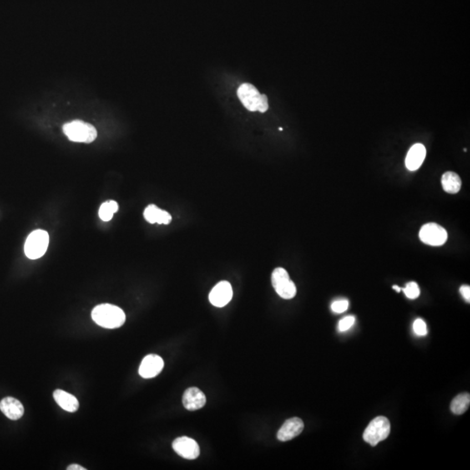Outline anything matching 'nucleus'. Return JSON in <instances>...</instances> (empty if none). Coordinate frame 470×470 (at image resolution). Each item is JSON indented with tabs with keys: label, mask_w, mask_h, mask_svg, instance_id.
Returning a JSON list of instances; mask_svg holds the SVG:
<instances>
[{
	"label": "nucleus",
	"mask_w": 470,
	"mask_h": 470,
	"mask_svg": "<svg viewBox=\"0 0 470 470\" xmlns=\"http://www.w3.org/2000/svg\"><path fill=\"white\" fill-rule=\"evenodd\" d=\"M92 318L105 329H118L125 323L126 315L120 308L112 304H101L93 309Z\"/></svg>",
	"instance_id": "nucleus-1"
},
{
	"label": "nucleus",
	"mask_w": 470,
	"mask_h": 470,
	"mask_svg": "<svg viewBox=\"0 0 470 470\" xmlns=\"http://www.w3.org/2000/svg\"><path fill=\"white\" fill-rule=\"evenodd\" d=\"M237 94L244 107L251 112L259 111L265 113L269 109L268 97L265 94H260L253 85L248 83L241 85L237 91Z\"/></svg>",
	"instance_id": "nucleus-2"
},
{
	"label": "nucleus",
	"mask_w": 470,
	"mask_h": 470,
	"mask_svg": "<svg viewBox=\"0 0 470 470\" xmlns=\"http://www.w3.org/2000/svg\"><path fill=\"white\" fill-rule=\"evenodd\" d=\"M63 132L73 142L92 143L97 138L95 127L81 120H73L63 126Z\"/></svg>",
	"instance_id": "nucleus-3"
},
{
	"label": "nucleus",
	"mask_w": 470,
	"mask_h": 470,
	"mask_svg": "<svg viewBox=\"0 0 470 470\" xmlns=\"http://www.w3.org/2000/svg\"><path fill=\"white\" fill-rule=\"evenodd\" d=\"M391 425L389 419L384 416H378L374 419L364 431V441L375 447L390 436Z\"/></svg>",
	"instance_id": "nucleus-4"
},
{
	"label": "nucleus",
	"mask_w": 470,
	"mask_h": 470,
	"mask_svg": "<svg viewBox=\"0 0 470 470\" xmlns=\"http://www.w3.org/2000/svg\"><path fill=\"white\" fill-rule=\"evenodd\" d=\"M49 245V235L47 231L36 230L30 234L25 244V254L31 260H37L46 254Z\"/></svg>",
	"instance_id": "nucleus-5"
},
{
	"label": "nucleus",
	"mask_w": 470,
	"mask_h": 470,
	"mask_svg": "<svg viewBox=\"0 0 470 470\" xmlns=\"http://www.w3.org/2000/svg\"><path fill=\"white\" fill-rule=\"evenodd\" d=\"M272 284L274 290L280 297L285 300H290L296 295L297 289L287 270L282 268L275 269L272 274Z\"/></svg>",
	"instance_id": "nucleus-6"
},
{
	"label": "nucleus",
	"mask_w": 470,
	"mask_h": 470,
	"mask_svg": "<svg viewBox=\"0 0 470 470\" xmlns=\"http://www.w3.org/2000/svg\"><path fill=\"white\" fill-rule=\"evenodd\" d=\"M419 237L427 245L439 247L447 241V233L445 228L436 223H427L422 226Z\"/></svg>",
	"instance_id": "nucleus-7"
},
{
	"label": "nucleus",
	"mask_w": 470,
	"mask_h": 470,
	"mask_svg": "<svg viewBox=\"0 0 470 470\" xmlns=\"http://www.w3.org/2000/svg\"><path fill=\"white\" fill-rule=\"evenodd\" d=\"M173 448L179 456L188 460H194L199 456V447L196 441L187 436L175 439Z\"/></svg>",
	"instance_id": "nucleus-8"
},
{
	"label": "nucleus",
	"mask_w": 470,
	"mask_h": 470,
	"mask_svg": "<svg viewBox=\"0 0 470 470\" xmlns=\"http://www.w3.org/2000/svg\"><path fill=\"white\" fill-rule=\"evenodd\" d=\"M233 298V289L228 281H220L214 289H212L209 294V300L212 305L217 308H222L228 305Z\"/></svg>",
	"instance_id": "nucleus-9"
},
{
	"label": "nucleus",
	"mask_w": 470,
	"mask_h": 470,
	"mask_svg": "<svg viewBox=\"0 0 470 470\" xmlns=\"http://www.w3.org/2000/svg\"><path fill=\"white\" fill-rule=\"evenodd\" d=\"M164 367V361L157 355H148L142 360L139 366V374L145 379L155 377L161 372Z\"/></svg>",
	"instance_id": "nucleus-10"
},
{
	"label": "nucleus",
	"mask_w": 470,
	"mask_h": 470,
	"mask_svg": "<svg viewBox=\"0 0 470 470\" xmlns=\"http://www.w3.org/2000/svg\"><path fill=\"white\" fill-rule=\"evenodd\" d=\"M304 430L302 420L298 417L290 418L285 421L277 433L278 440L280 441H290L299 436Z\"/></svg>",
	"instance_id": "nucleus-11"
},
{
	"label": "nucleus",
	"mask_w": 470,
	"mask_h": 470,
	"mask_svg": "<svg viewBox=\"0 0 470 470\" xmlns=\"http://www.w3.org/2000/svg\"><path fill=\"white\" fill-rule=\"evenodd\" d=\"M183 405L189 411L200 410L207 403L204 393L197 387H189L183 395Z\"/></svg>",
	"instance_id": "nucleus-12"
},
{
	"label": "nucleus",
	"mask_w": 470,
	"mask_h": 470,
	"mask_svg": "<svg viewBox=\"0 0 470 470\" xmlns=\"http://www.w3.org/2000/svg\"><path fill=\"white\" fill-rule=\"evenodd\" d=\"M0 410L10 420H18L24 416L25 410L21 401L13 397H6L0 401Z\"/></svg>",
	"instance_id": "nucleus-13"
},
{
	"label": "nucleus",
	"mask_w": 470,
	"mask_h": 470,
	"mask_svg": "<svg viewBox=\"0 0 470 470\" xmlns=\"http://www.w3.org/2000/svg\"><path fill=\"white\" fill-rule=\"evenodd\" d=\"M426 148L422 144H415L407 153L405 164L410 171L418 170L426 158Z\"/></svg>",
	"instance_id": "nucleus-14"
},
{
	"label": "nucleus",
	"mask_w": 470,
	"mask_h": 470,
	"mask_svg": "<svg viewBox=\"0 0 470 470\" xmlns=\"http://www.w3.org/2000/svg\"><path fill=\"white\" fill-rule=\"evenodd\" d=\"M53 398L58 406L67 412H76L79 407V403L75 396L64 390H55L53 392Z\"/></svg>",
	"instance_id": "nucleus-15"
},
{
	"label": "nucleus",
	"mask_w": 470,
	"mask_h": 470,
	"mask_svg": "<svg viewBox=\"0 0 470 470\" xmlns=\"http://www.w3.org/2000/svg\"><path fill=\"white\" fill-rule=\"evenodd\" d=\"M145 219L152 224H165L168 225L172 221V216L167 211L159 209L157 206L149 205L144 211Z\"/></svg>",
	"instance_id": "nucleus-16"
},
{
	"label": "nucleus",
	"mask_w": 470,
	"mask_h": 470,
	"mask_svg": "<svg viewBox=\"0 0 470 470\" xmlns=\"http://www.w3.org/2000/svg\"><path fill=\"white\" fill-rule=\"evenodd\" d=\"M441 185L445 192L455 194L461 190L462 179L457 173H454V172H447L442 175Z\"/></svg>",
	"instance_id": "nucleus-17"
},
{
	"label": "nucleus",
	"mask_w": 470,
	"mask_h": 470,
	"mask_svg": "<svg viewBox=\"0 0 470 470\" xmlns=\"http://www.w3.org/2000/svg\"><path fill=\"white\" fill-rule=\"evenodd\" d=\"M469 405L470 395L468 393H463L454 399L451 402L450 408L455 415H462L468 410Z\"/></svg>",
	"instance_id": "nucleus-18"
},
{
	"label": "nucleus",
	"mask_w": 470,
	"mask_h": 470,
	"mask_svg": "<svg viewBox=\"0 0 470 470\" xmlns=\"http://www.w3.org/2000/svg\"><path fill=\"white\" fill-rule=\"evenodd\" d=\"M118 210V205L117 202L114 200H109V201L105 202L101 205L99 211H98V215L103 221H110L113 219V214Z\"/></svg>",
	"instance_id": "nucleus-19"
},
{
	"label": "nucleus",
	"mask_w": 470,
	"mask_h": 470,
	"mask_svg": "<svg viewBox=\"0 0 470 470\" xmlns=\"http://www.w3.org/2000/svg\"><path fill=\"white\" fill-rule=\"evenodd\" d=\"M403 291L405 295L411 300H415L416 298H418L421 294L418 284L416 282L407 283L406 288L403 289Z\"/></svg>",
	"instance_id": "nucleus-20"
},
{
	"label": "nucleus",
	"mask_w": 470,
	"mask_h": 470,
	"mask_svg": "<svg viewBox=\"0 0 470 470\" xmlns=\"http://www.w3.org/2000/svg\"><path fill=\"white\" fill-rule=\"evenodd\" d=\"M413 328L416 335H420V336L427 335V325L421 319H417L415 320Z\"/></svg>",
	"instance_id": "nucleus-21"
},
{
	"label": "nucleus",
	"mask_w": 470,
	"mask_h": 470,
	"mask_svg": "<svg viewBox=\"0 0 470 470\" xmlns=\"http://www.w3.org/2000/svg\"><path fill=\"white\" fill-rule=\"evenodd\" d=\"M349 302L346 300H336L335 302L332 304V310L335 312V313H337V314H340V313H343V312L346 311L348 309H349Z\"/></svg>",
	"instance_id": "nucleus-22"
},
{
	"label": "nucleus",
	"mask_w": 470,
	"mask_h": 470,
	"mask_svg": "<svg viewBox=\"0 0 470 470\" xmlns=\"http://www.w3.org/2000/svg\"><path fill=\"white\" fill-rule=\"evenodd\" d=\"M355 322V318L354 316H346L339 322V329L341 332L346 331L352 328Z\"/></svg>",
	"instance_id": "nucleus-23"
},
{
	"label": "nucleus",
	"mask_w": 470,
	"mask_h": 470,
	"mask_svg": "<svg viewBox=\"0 0 470 470\" xmlns=\"http://www.w3.org/2000/svg\"><path fill=\"white\" fill-rule=\"evenodd\" d=\"M460 293L462 294V296L464 298L466 301L470 302V287L469 285H463L460 289Z\"/></svg>",
	"instance_id": "nucleus-24"
},
{
	"label": "nucleus",
	"mask_w": 470,
	"mask_h": 470,
	"mask_svg": "<svg viewBox=\"0 0 470 470\" xmlns=\"http://www.w3.org/2000/svg\"><path fill=\"white\" fill-rule=\"evenodd\" d=\"M67 470H86V468L83 467H81L80 465L78 464H72L68 466L67 467Z\"/></svg>",
	"instance_id": "nucleus-25"
},
{
	"label": "nucleus",
	"mask_w": 470,
	"mask_h": 470,
	"mask_svg": "<svg viewBox=\"0 0 470 470\" xmlns=\"http://www.w3.org/2000/svg\"><path fill=\"white\" fill-rule=\"evenodd\" d=\"M393 289H395V291L397 293H400L401 292V289L399 288L398 285H393Z\"/></svg>",
	"instance_id": "nucleus-26"
}]
</instances>
